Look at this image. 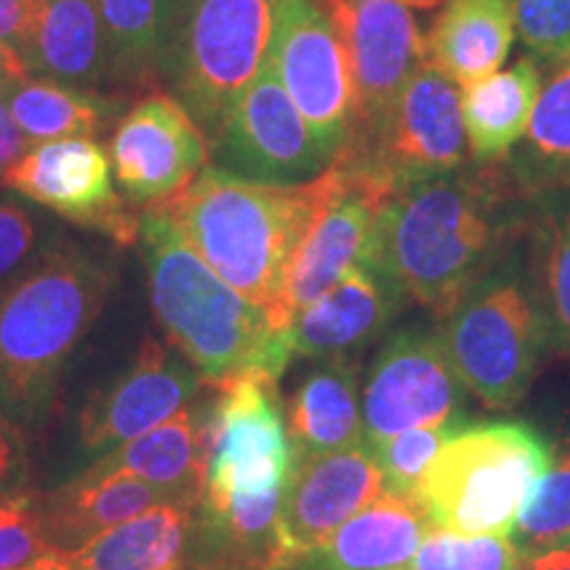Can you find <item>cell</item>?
Wrapping results in <instances>:
<instances>
[{
    "instance_id": "83f0119b",
    "label": "cell",
    "mask_w": 570,
    "mask_h": 570,
    "mask_svg": "<svg viewBox=\"0 0 570 570\" xmlns=\"http://www.w3.org/2000/svg\"><path fill=\"white\" fill-rule=\"evenodd\" d=\"M3 101L30 146H40L61 138H96L122 96H101L30 75L13 85Z\"/></svg>"
},
{
    "instance_id": "9a60e30c",
    "label": "cell",
    "mask_w": 570,
    "mask_h": 570,
    "mask_svg": "<svg viewBox=\"0 0 570 570\" xmlns=\"http://www.w3.org/2000/svg\"><path fill=\"white\" fill-rule=\"evenodd\" d=\"M111 173L132 204L180 194L209 164V140L173 92H146L119 119L109 142Z\"/></svg>"
},
{
    "instance_id": "5b68a950",
    "label": "cell",
    "mask_w": 570,
    "mask_h": 570,
    "mask_svg": "<svg viewBox=\"0 0 570 570\" xmlns=\"http://www.w3.org/2000/svg\"><path fill=\"white\" fill-rule=\"evenodd\" d=\"M550 465L547 441L518 420L460 425L428 465L417 499L433 529L510 537L523 499Z\"/></svg>"
},
{
    "instance_id": "8fae6325",
    "label": "cell",
    "mask_w": 570,
    "mask_h": 570,
    "mask_svg": "<svg viewBox=\"0 0 570 570\" xmlns=\"http://www.w3.org/2000/svg\"><path fill=\"white\" fill-rule=\"evenodd\" d=\"M209 159L233 175L281 185L309 183L331 167L269 59L209 138Z\"/></svg>"
},
{
    "instance_id": "30bf717a",
    "label": "cell",
    "mask_w": 570,
    "mask_h": 570,
    "mask_svg": "<svg viewBox=\"0 0 570 570\" xmlns=\"http://www.w3.org/2000/svg\"><path fill=\"white\" fill-rule=\"evenodd\" d=\"M468 154L462 88L425 59L399 92L375 140L333 164L360 169L394 196L407 185L458 173Z\"/></svg>"
},
{
    "instance_id": "5bb4252c",
    "label": "cell",
    "mask_w": 570,
    "mask_h": 570,
    "mask_svg": "<svg viewBox=\"0 0 570 570\" xmlns=\"http://www.w3.org/2000/svg\"><path fill=\"white\" fill-rule=\"evenodd\" d=\"M3 185L19 196L61 214L69 223L135 246L140 214L130 212L114 188L109 151L96 138H61L32 146Z\"/></svg>"
},
{
    "instance_id": "b9f144b4",
    "label": "cell",
    "mask_w": 570,
    "mask_h": 570,
    "mask_svg": "<svg viewBox=\"0 0 570 570\" xmlns=\"http://www.w3.org/2000/svg\"><path fill=\"white\" fill-rule=\"evenodd\" d=\"M518 570H570V547L568 550H554L537 554V558L520 560Z\"/></svg>"
},
{
    "instance_id": "603a6c76",
    "label": "cell",
    "mask_w": 570,
    "mask_h": 570,
    "mask_svg": "<svg viewBox=\"0 0 570 570\" xmlns=\"http://www.w3.org/2000/svg\"><path fill=\"white\" fill-rule=\"evenodd\" d=\"M198 502L169 499L67 554L71 570H188Z\"/></svg>"
},
{
    "instance_id": "7bdbcfd3",
    "label": "cell",
    "mask_w": 570,
    "mask_h": 570,
    "mask_svg": "<svg viewBox=\"0 0 570 570\" xmlns=\"http://www.w3.org/2000/svg\"><path fill=\"white\" fill-rule=\"evenodd\" d=\"M194 3V0H159V27H161V40L167 38L169 30L177 24V19L183 17L185 9Z\"/></svg>"
},
{
    "instance_id": "f6af8a7d",
    "label": "cell",
    "mask_w": 570,
    "mask_h": 570,
    "mask_svg": "<svg viewBox=\"0 0 570 570\" xmlns=\"http://www.w3.org/2000/svg\"><path fill=\"white\" fill-rule=\"evenodd\" d=\"M404 6H415V9H433V6L444 3V0H402Z\"/></svg>"
},
{
    "instance_id": "7c38bea8",
    "label": "cell",
    "mask_w": 570,
    "mask_h": 570,
    "mask_svg": "<svg viewBox=\"0 0 570 570\" xmlns=\"http://www.w3.org/2000/svg\"><path fill=\"white\" fill-rule=\"evenodd\" d=\"M462 394L439 331L404 327L381 346L365 377L362 444L377 446L412 428L454 423Z\"/></svg>"
},
{
    "instance_id": "60d3db41",
    "label": "cell",
    "mask_w": 570,
    "mask_h": 570,
    "mask_svg": "<svg viewBox=\"0 0 570 570\" xmlns=\"http://www.w3.org/2000/svg\"><path fill=\"white\" fill-rule=\"evenodd\" d=\"M27 77H30V71H27L24 63H21L11 51H6V48L0 46V98H3L17 82L27 80Z\"/></svg>"
},
{
    "instance_id": "ee69618b",
    "label": "cell",
    "mask_w": 570,
    "mask_h": 570,
    "mask_svg": "<svg viewBox=\"0 0 570 570\" xmlns=\"http://www.w3.org/2000/svg\"><path fill=\"white\" fill-rule=\"evenodd\" d=\"M19 570H71V566H69V558L63 552H46V554H40L38 560H32L30 566H24Z\"/></svg>"
},
{
    "instance_id": "4dcf8cb0",
    "label": "cell",
    "mask_w": 570,
    "mask_h": 570,
    "mask_svg": "<svg viewBox=\"0 0 570 570\" xmlns=\"http://www.w3.org/2000/svg\"><path fill=\"white\" fill-rule=\"evenodd\" d=\"M529 288L547 344L570 356V198L547 204L533 225Z\"/></svg>"
},
{
    "instance_id": "d4e9b609",
    "label": "cell",
    "mask_w": 570,
    "mask_h": 570,
    "mask_svg": "<svg viewBox=\"0 0 570 570\" xmlns=\"http://www.w3.org/2000/svg\"><path fill=\"white\" fill-rule=\"evenodd\" d=\"M24 63L32 77L92 92L109 88L96 0H42Z\"/></svg>"
},
{
    "instance_id": "44dd1931",
    "label": "cell",
    "mask_w": 570,
    "mask_h": 570,
    "mask_svg": "<svg viewBox=\"0 0 570 570\" xmlns=\"http://www.w3.org/2000/svg\"><path fill=\"white\" fill-rule=\"evenodd\" d=\"M431 529L420 499L386 489L306 554L296 570H407Z\"/></svg>"
},
{
    "instance_id": "8992f818",
    "label": "cell",
    "mask_w": 570,
    "mask_h": 570,
    "mask_svg": "<svg viewBox=\"0 0 570 570\" xmlns=\"http://www.w3.org/2000/svg\"><path fill=\"white\" fill-rule=\"evenodd\" d=\"M275 0H194L161 40V80L206 140L269 56Z\"/></svg>"
},
{
    "instance_id": "9c48e42d",
    "label": "cell",
    "mask_w": 570,
    "mask_h": 570,
    "mask_svg": "<svg viewBox=\"0 0 570 570\" xmlns=\"http://www.w3.org/2000/svg\"><path fill=\"white\" fill-rule=\"evenodd\" d=\"M275 377L265 375H240L209 386L214 396L204 404L202 499L285 489L294 449L275 404Z\"/></svg>"
},
{
    "instance_id": "836d02e7",
    "label": "cell",
    "mask_w": 570,
    "mask_h": 570,
    "mask_svg": "<svg viewBox=\"0 0 570 570\" xmlns=\"http://www.w3.org/2000/svg\"><path fill=\"white\" fill-rule=\"evenodd\" d=\"M458 428L460 420H454V423L412 428V431L391 436L389 441H383V444L367 446L370 452H373L377 468H381L386 489L396 491V494L417 499L420 481H423L428 465L436 458L441 444H444Z\"/></svg>"
},
{
    "instance_id": "ffe728a7",
    "label": "cell",
    "mask_w": 570,
    "mask_h": 570,
    "mask_svg": "<svg viewBox=\"0 0 570 570\" xmlns=\"http://www.w3.org/2000/svg\"><path fill=\"white\" fill-rule=\"evenodd\" d=\"M169 499L188 497L175 494V491L130 473H80L61 489L35 494V508H38L40 529L48 547L53 552L71 554L82 550L88 541L101 537L104 531L156 508V504L169 502Z\"/></svg>"
},
{
    "instance_id": "f546056e",
    "label": "cell",
    "mask_w": 570,
    "mask_h": 570,
    "mask_svg": "<svg viewBox=\"0 0 570 570\" xmlns=\"http://www.w3.org/2000/svg\"><path fill=\"white\" fill-rule=\"evenodd\" d=\"M512 173L525 194L570 188V59L541 90Z\"/></svg>"
},
{
    "instance_id": "ac0fdd59",
    "label": "cell",
    "mask_w": 570,
    "mask_h": 570,
    "mask_svg": "<svg viewBox=\"0 0 570 570\" xmlns=\"http://www.w3.org/2000/svg\"><path fill=\"white\" fill-rule=\"evenodd\" d=\"M202 383L188 362L167 352L156 338H142L132 367L80 412L85 449L104 452L167 423L190 407Z\"/></svg>"
},
{
    "instance_id": "f35d334b",
    "label": "cell",
    "mask_w": 570,
    "mask_h": 570,
    "mask_svg": "<svg viewBox=\"0 0 570 570\" xmlns=\"http://www.w3.org/2000/svg\"><path fill=\"white\" fill-rule=\"evenodd\" d=\"M27 151H30V140H27L24 132L19 130L9 106L0 98V185H3L6 175L24 159Z\"/></svg>"
},
{
    "instance_id": "d6a6232c",
    "label": "cell",
    "mask_w": 570,
    "mask_h": 570,
    "mask_svg": "<svg viewBox=\"0 0 570 570\" xmlns=\"http://www.w3.org/2000/svg\"><path fill=\"white\" fill-rule=\"evenodd\" d=\"M520 554L510 537H460L428 531L407 570H518Z\"/></svg>"
},
{
    "instance_id": "ab89813d",
    "label": "cell",
    "mask_w": 570,
    "mask_h": 570,
    "mask_svg": "<svg viewBox=\"0 0 570 570\" xmlns=\"http://www.w3.org/2000/svg\"><path fill=\"white\" fill-rule=\"evenodd\" d=\"M21 473V439L17 425L0 412V491H9Z\"/></svg>"
},
{
    "instance_id": "8d00e7d4",
    "label": "cell",
    "mask_w": 570,
    "mask_h": 570,
    "mask_svg": "<svg viewBox=\"0 0 570 570\" xmlns=\"http://www.w3.org/2000/svg\"><path fill=\"white\" fill-rule=\"evenodd\" d=\"M35 219L13 202H0V283L13 277L32 254Z\"/></svg>"
},
{
    "instance_id": "6da1fadb",
    "label": "cell",
    "mask_w": 570,
    "mask_h": 570,
    "mask_svg": "<svg viewBox=\"0 0 570 570\" xmlns=\"http://www.w3.org/2000/svg\"><path fill=\"white\" fill-rule=\"evenodd\" d=\"M341 183L338 164L298 185L248 180L206 164L188 188L146 209L169 219L214 273L275 323L296 252Z\"/></svg>"
},
{
    "instance_id": "484cf974",
    "label": "cell",
    "mask_w": 570,
    "mask_h": 570,
    "mask_svg": "<svg viewBox=\"0 0 570 570\" xmlns=\"http://www.w3.org/2000/svg\"><path fill=\"white\" fill-rule=\"evenodd\" d=\"M85 473H130L198 502L204 489V404L185 407L142 436L109 449Z\"/></svg>"
},
{
    "instance_id": "f1b7e54d",
    "label": "cell",
    "mask_w": 570,
    "mask_h": 570,
    "mask_svg": "<svg viewBox=\"0 0 570 570\" xmlns=\"http://www.w3.org/2000/svg\"><path fill=\"white\" fill-rule=\"evenodd\" d=\"M106 40L109 88L151 90L161 80L159 0H96Z\"/></svg>"
},
{
    "instance_id": "e0dca14e",
    "label": "cell",
    "mask_w": 570,
    "mask_h": 570,
    "mask_svg": "<svg viewBox=\"0 0 570 570\" xmlns=\"http://www.w3.org/2000/svg\"><path fill=\"white\" fill-rule=\"evenodd\" d=\"M383 491L386 481L365 444L344 452L294 458L281 510L283 539L294 558V570Z\"/></svg>"
},
{
    "instance_id": "1f68e13d",
    "label": "cell",
    "mask_w": 570,
    "mask_h": 570,
    "mask_svg": "<svg viewBox=\"0 0 570 570\" xmlns=\"http://www.w3.org/2000/svg\"><path fill=\"white\" fill-rule=\"evenodd\" d=\"M520 560L570 547V452H562L533 483L510 531Z\"/></svg>"
},
{
    "instance_id": "3957f363",
    "label": "cell",
    "mask_w": 570,
    "mask_h": 570,
    "mask_svg": "<svg viewBox=\"0 0 570 570\" xmlns=\"http://www.w3.org/2000/svg\"><path fill=\"white\" fill-rule=\"evenodd\" d=\"M138 240L156 323L204 383L281 377L294 356L291 331H281L265 306L227 285L161 214H140Z\"/></svg>"
},
{
    "instance_id": "4316f807",
    "label": "cell",
    "mask_w": 570,
    "mask_h": 570,
    "mask_svg": "<svg viewBox=\"0 0 570 570\" xmlns=\"http://www.w3.org/2000/svg\"><path fill=\"white\" fill-rule=\"evenodd\" d=\"M541 96V69L520 59L510 69L462 88V122L475 161H499L529 132Z\"/></svg>"
},
{
    "instance_id": "2e32d148",
    "label": "cell",
    "mask_w": 570,
    "mask_h": 570,
    "mask_svg": "<svg viewBox=\"0 0 570 570\" xmlns=\"http://www.w3.org/2000/svg\"><path fill=\"white\" fill-rule=\"evenodd\" d=\"M344 183L327 202L296 252L275 325L291 331V323L304 306L333 288L362 262H375L377 217L391 194L360 169L344 167Z\"/></svg>"
},
{
    "instance_id": "d6986e66",
    "label": "cell",
    "mask_w": 570,
    "mask_h": 570,
    "mask_svg": "<svg viewBox=\"0 0 570 570\" xmlns=\"http://www.w3.org/2000/svg\"><path fill=\"white\" fill-rule=\"evenodd\" d=\"M407 296L377 262H362L291 323V346L306 360H354L399 315Z\"/></svg>"
},
{
    "instance_id": "277c9868",
    "label": "cell",
    "mask_w": 570,
    "mask_h": 570,
    "mask_svg": "<svg viewBox=\"0 0 570 570\" xmlns=\"http://www.w3.org/2000/svg\"><path fill=\"white\" fill-rule=\"evenodd\" d=\"M111 285V269L71 240H56L24 273L0 283V404L9 415L24 423L46 415Z\"/></svg>"
},
{
    "instance_id": "4fadbf2b",
    "label": "cell",
    "mask_w": 570,
    "mask_h": 570,
    "mask_svg": "<svg viewBox=\"0 0 570 570\" xmlns=\"http://www.w3.org/2000/svg\"><path fill=\"white\" fill-rule=\"evenodd\" d=\"M344 35L356 98V132L341 159L365 151L399 92L425 61V35L402 0H327ZM336 159V161H341Z\"/></svg>"
},
{
    "instance_id": "cb8c5ba5",
    "label": "cell",
    "mask_w": 570,
    "mask_h": 570,
    "mask_svg": "<svg viewBox=\"0 0 570 570\" xmlns=\"http://www.w3.org/2000/svg\"><path fill=\"white\" fill-rule=\"evenodd\" d=\"M294 458L344 452L362 444V391L354 360H327L304 377L285 420Z\"/></svg>"
},
{
    "instance_id": "d590c367",
    "label": "cell",
    "mask_w": 570,
    "mask_h": 570,
    "mask_svg": "<svg viewBox=\"0 0 570 570\" xmlns=\"http://www.w3.org/2000/svg\"><path fill=\"white\" fill-rule=\"evenodd\" d=\"M46 552L53 550L42 537L35 494L0 491V570H19Z\"/></svg>"
},
{
    "instance_id": "7a4b0ae2",
    "label": "cell",
    "mask_w": 570,
    "mask_h": 570,
    "mask_svg": "<svg viewBox=\"0 0 570 570\" xmlns=\"http://www.w3.org/2000/svg\"><path fill=\"white\" fill-rule=\"evenodd\" d=\"M508 202L494 169H458L407 185L383 204L375 262L441 323L502 265L512 235Z\"/></svg>"
},
{
    "instance_id": "e575fe53",
    "label": "cell",
    "mask_w": 570,
    "mask_h": 570,
    "mask_svg": "<svg viewBox=\"0 0 570 570\" xmlns=\"http://www.w3.org/2000/svg\"><path fill=\"white\" fill-rule=\"evenodd\" d=\"M512 19L537 59L558 67L570 59V0H512Z\"/></svg>"
},
{
    "instance_id": "ba28073f",
    "label": "cell",
    "mask_w": 570,
    "mask_h": 570,
    "mask_svg": "<svg viewBox=\"0 0 570 570\" xmlns=\"http://www.w3.org/2000/svg\"><path fill=\"white\" fill-rule=\"evenodd\" d=\"M269 61L327 161L348 151L356 98L344 35L327 0H275Z\"/></svg>"
},
{
    "instance_id": "52a82bcc",
    "label": "cell",
    "mask_w": 570,
    "mask_h": 570,
    "mask_svg": "<svg viewBox=\"0 0 570 570\" xmlns=\"http://www.w3.org/2000/svg\"><path fill=\"white\" fill-rule=\"evenodd\" d=\"M439 338L462 389L489 410L515 407L550 346L531 288L502 265L441 320Z\"/></svg>"
},
{
    "instance_id": "7402d4cb",
    "label": "cell",
    "mask_w": 570,
    "mask_h": 570,
    "mask_svg": "<svg viewBox=\"0 0 570 570\" xmlns=\"http://www.w3.org/2000/svg\"><path fill=\"white\" fill-rule=\"evenodd\" d=\"M515 40L512 0H446L425 35V59L460 88L497 75Z\"/></svg>"
},
{
    "instance_id": "74e56055",
    "label": "cell",
    "mask_w": 570,
    "mask_h": 570,
    "mask_svg": "<svg viewBox=\"0 0 570 570\" xmlns=\"http://www.w3.org/2000/svg\"><path fill=\"white\" fill-rule=\"evenodd\" d=\"M42 0H0V46L24 63ZM27 67V63H24Z\"/></svg>"
}]
</instances>
